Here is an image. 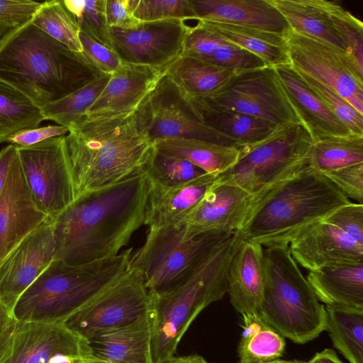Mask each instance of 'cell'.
Masks as SVG:
<instances>
[{
    "label": "cell",
    "instance_id": "obj_4",
    "mask_svg": "<svg viewBox=\"0 0 363 363\" xmlns=\"http://www.w3.org/2000/svg\"><path fill=\"white\" fill-rule=\"evenodd\" d=\"M350 202L324 174L307 165L262 196L239 232L266 247L289 245L311 225Z\"/></svg>",
    "mask_w": 363,
    "mask_h": 363
},
{
    "label": "cell",
    "instance_id": "obj_41",
    "mask_svg": "<svg viewBox=\"0 0 363 363\" xmlns=\"http://www.w3.org/2000/svg\"><path fill=\"white\" fill-rule=\"evenodd\" d=\"M74 17L80 32L113 50L107 22L106 0H63Z\"/></svg>",
    "mask_w": 363,
    "mask_h": 363
},
{
    "label": "cell",
    "instance_id": "obj_30",
    "mask_svg": "<svg viewBox=\"0 0 363 363\" xmlns=\"http://www.w3.org/2000/svg\"><path fill=\"white\" fill-rule=\"evenodd\" d=\"M269 1L285 18L291 31L345 52L330 19L325 0Z\"/></svg>",
    "mask_w": 363,
    "mask_h": 363
},
{
    "label": "cell",
    "instance_id": "obj_31",
    "mask_svg": "<svg viewBox=\"0 0 363 363\" xmlns=\"http://www.w3.org/2000/svg\"><path fill=\"white\" fill-rule=\"evenodd\" d=\"M153 145L159 152L186 160L216 176L231 168L240 155L238 147L193 138H167Z\"/></svg>",
    "mask_w": 363,
    "mask_h": 363
},
{
    "label": "cell",
    "instance_id": "obj_28",
    "mask_svg": "<svg viewBox=\"0 0 363 363\" xmlns=\"http://www.w3.org/2000/svg\"><path fill=\"white\" fill-rule=\"evenodd\" d=\"M306 279L319 301L326 306L363 311V264L311 271Z\"/></svg>",
    "mask_w": 363,
    "mask_h": 363
},
{
    "label": "cell",
    "instance_id": "obj_50",
    "mask_svg": "<svg viewBox=\"0 0 363 363\" xmlns=\"http://www.w3.org/2000/svg\"><path fill=\"white\" fill-rule=\"evenodd\" d=\"M138 0H106V12L109 27L130 29L140 23L134 12Z\"/></svg>",
    "mask_w": 363,
    "mask_h": 363
},
{
    "label": "cell",
    "instance_id": "obj_1",
    "mask_svg": "<svg viewBox=\"0 0 363 363\" xmlns=\"http://www.w3.org/2000/svg\"><path fill=\"white\" fill-rule=\"evenodd\" d=\"M148 189L140 169L76 197L54 218V259L82 264L119 254L144 225Z\"/></svg>",
    "mask_w": 363,
    "mask_h": 363
},
{
    "label": "cell",
    "instance_id": "obj_53",
    "mask_svg": "<svg viewBox=\"0 0 363 363\" xmlns=\"http://www.w3.org/2000/svg\"><path fill=\"white\" fill-rule=\"evenodd\" d=\"M306 363H344L332 349H325L317 352L313 357Z\"/></svg>",
    "mask_w": 363,
    "mask_h": 363
},
{
    "label": "cell",
    "instance_id": "obj_19",
    "mask_svg": "<svg viewBox=\"0 0 363 363\" xmlns=\"http://www.w3.org/2000/svg\"><path fill=\"white\" fill-rule=\"evenodd\" d=\"M47 217L26 185L17 152L0 196V264Z\"/></svg>",
    "mask_w": 363,
    "mask_h": 363
},
{
    "label": "cell",
    "instance_id": "obj_17",
    "mask_svg": "<svg viewBox=\"0 0 363 363\" xmlns=\"http://www.w3.org/2000/svg\"><path fill=\"white\" fill-rule=\"evenodd\" d=\"M55 250L54 218L48 216L0 264V305L8 314L54 259Z\"/></svg>",
    "mask_w": 363,
    "mask_h": 363
},
{
    "label": "cell",
    "instance_id": "obj_43",
    "mask_svg": "<svg viewBox=\"0 0 363 363\" xmlns=\"http://www.w3.org/2000/svg\"><path fill=\"white\" fill-rule=\"evenodd\" d=\"M134 15L140 22L171 18L196 20L189 0H138Z\"/></svg>",
    "mask_w": 363,
    "mask_h": 363
},
{
    "label": "cell",
    "instance_id": "obj_40",
    "mask_svg": "<svg viewBox=\"0 0 363 363\" xmlns=\"http://www.w3.org/2000/svg\"><path fill=\"white\" fill-rule=\"evenodd\" d=\"M326 9L333 26L342 40L345 52L363 76V23L334 1H326Z\"/></svg>",
    "mask_w": 363,
    "mask_h": 363
},
{
    "label": "cell",
    "instance_id": "obj_37",
    "mask_svg": "<svg viewBox=\"0 0 363 363\" xmlns=\"http://www.w3.org/2000/svg\"><path fill=\"white\" fill-rule=\"evenodd\" d=\"M111 74H103L84 86L51 102L40 111L44 120L52 121L69 129L85 116L107 84Z\"/></svg>",
    "mask_w": 363,
    "mask_h": 363
},
{
    "label": "cell",
    "instance_id": "obj_26",
    "mask_svg": "<svg viewBox=\"0 0 363 363\" xmlns=\"http://www.w3.org/2000/svg\"><path fill=\"white\" fill-rule=\"evenodd\" d=\"M196 20L259 28L286 35L290 27L269 0H189Z\"/></svg>",
    "mask_w": 363,
    "mask_h": 363
},
{
    "label": "cell",
    "instance_id": "obj_8",
    "mask_svg": "<svg viewBox=\"0 0 363 363\" xmlns=\"http://www.w3.org/2000/svg\"><path fill=\"white\" fill-rule=\"evenodd\" d=\"M313 140L300 123L279 125L252 145L238 147V162L218 180L261 199L280 182L308 165Z\"/></svg>",
    "mask_w": 363,
    "mask_h": 363
},
{
    "label": "cell",
    "instance_id": "obj_42",
    "mask_svg": "<svg viewBox=\"0 0 363 363\" xmlns=\"http://www.w3.org/2000/svg\"><path fill=\"white\" fill-rule=\"evenodd\" d=\"M295 69L327 107L352 133L363 135V115L336 91L308 74Z\"/></svg>",
    "mask_w": 363,
    "mask_h": 363
},
{
    "label": "cell",
    "instance_id": "obj_14",
    "mask_svg": "<svg viewBox=\"0 0 363 363\" xmlns=\"http://www.w3.org/2000/svg\"><path fill=\"white\" fill-rule=\"evenodd\" d=\"M204 99L277 125L301 123L272 67L240 72Z\"/></svg>",
    "mask_w": 363,
    "mask_h": 363
},
{
    "label": "cell",
    "instance_id": "obj_56",
    "mask_svg": "<svg viewBox=\"0 0 363 363\" xmlns=\"http://www.w3.org/2000/svg\"><path fill=\"white\" fill-rule=\"evenodd\" d=\"M306 361L303 360H297V359H293V360H284V359H276L268 362L264 363H306Z\"/></svg>",
    "mask_w": 363,
    "mask_h": 363
},
{
    "label": "cell",
    "instance_id": "obj_3",
    "mask_svg": "<svg viewBox=\"0 0 363 363\" xmlns=\"http://www.w3.org/2000/svg\"><path fill=\"white\" fill-rule=\"evenodd\" d=\"M104 73L29 22L0 43V80L36 106L62 99Z\"/></svg>",
    "mask_w": 363,
    "mask_h": 363
},
{
    "label": "cell",
    "instance_id": "obj_44",
    "mask_svg": "<svg viewBox=\"0 0 363 363\" xmlns=\"http://www.w3.org/2000/svg\"><path fill=\"white\" fill-rule=\"evenodd\" d=\"M202 60L237 72H245L268 66L257 55L227 41Z\"/></svg>",
    "mask_w": 363,
    "mask_h": 363
},
{
    "label": "cell",
    "instance_id": "obj_54",
    "mask_svg": "<svg viewBox=\"0 0 363 363\" xmlns=\"http://www.w3.org/2000/svg\"><path fill=\"white\" fill-rule=\"evenodd\" d=\"M168 363H209L201 355L194 354L188 356L174 357Z\"/></svg>",
    "mask_w": 363,
    "mask_h": 363
},
{
    "label": "cell",
    "instance_id": "obj_12",
    "mask_svg": "<svg viewBox=\"0 0 363 363\" xmlns=\"http://www.w3.org/2000/svg\"><path fill=\"white\" fill-rule=\"evenodd\" d=\"M65 136L29 146H16L23 175L35 203L53 218L74 199Z\"/></svg>",
    "mask_w": 363,
    "mask_h": 363
},
{
    "label": "cell",
    "instance_id": "obj_27",
    "mask_svg": "<svg viewBox=\"0 0 363 363\" xmlns=\"http://www.w3.org/2000/svg\"><path fill=\"white\" fill-rule=\"evenodd\" d=\"M186 98L203 123L233 140L238 147L262 140L279 126L269 121L218 105L204 98Z\"/></svg>",
    "mask_w": 363,
    "mask_h": 363
},
{
    "label": "cell",
    "instance_id": "obj_9",
    "mask_svg": "<svg viewBox=\"0 0 363 363\" xmlns=\"http://www.w3.org/2000/svg\"><path fill=\"white\" fill-rule=\"evenodd\" d=\"M232 233H209L185 240L179 225L148 230L145 243L131 255L128 268L141 274L151 296L163 294L183 283L213 248Z\"/></svg>",
    "mask_w": 363,
    "mask_h": 363
},
{
    "label": "cell",
    "instance_id": "obj_29",
    "mask_svg": "<svg viewBox=\"0 0 363 363\" xmlns=\"http://www.w3.org/2000/svg\"><path fill=\"white\" fill-rule=\"evenodd\" d=\"M197 23L223 40L257 55L269 67L290 64L284 35L217 21L199 20Z\"/></svg>",
    "mask_w": 363,
    "mask_h": 363
},
{
    "label": "cell",
    "instance_id": "obj_32",
    "mask_svg": "<svg viewBox=\"0 0 363 363\" xmlns=\"http://www.w3.org/2000/svg\"><path fill=\"white\" fill-rule=\"evenodd\" d=\"M240 72L199 58L181 56L171 65L168 74L185 96L204 98Z\"/></svg>",
    "mask_w": 363,
    "mask_h": 363
},
{
    "label": "cell",
    "instance_id": "obj_46",
    "mask_svg": "<svg viewBox=\"0 0 363 363\" xmlns=\"http://www.w3.org/2000/svg\"><path fill=\"white\" fill-rule=\"evenodd\" d=\"M363 246V203L349 202L323 219Z\"/></svg>",
    "mask_w": 363,
    "mask_h": 363
},
{
    "label": "cell",
    "instance_id": "obj_38",
    "mask_svg": "<svg viewBox=\"0 0 363 363\" xmlns=\"http://www.w3.org/2000/svg\"><path fill=\"white\" fill-rule=\"evenodd\" d=\"M30 22L70 50L82 52L79 28L63 0L41 2Z\"/></svg>",
    "mask_w": 363,
    "mask_h": 363
},
{
    "label": "cell",
    "instance_id": "obj_13",
    "mask_svg": "<svg viewBox=\"0 0 363 363\" xmlns=\"http://www.w3.org/2000/svg\"><path fill=\"white\" fill-rule=\"evenodd\" d=\"M152 299L141 274L128 269L66 324L83 337L130 324L151 311Z\"/></svg>",
    "mask_w": 363,
    "mask_h": 363
},
{
    "label": "cell",
    "instance_id": "obj_55",
    "mask_svg": "<svg viewBox=\"0 0 363 363\" xmlns=\"http://www.w3.org/2000/svg\"><path fill=\"white\" fill-rule=\"evenodd\" d=\"M74 357L64 354H57L52 356L48 361V363H75L77 361H79Z\"/></svg>",
    "mask_w": 363,
    "mask_h": 363
},
{
    "label": "cell",
    "instance_id": "obj_49",
    "mask_svg": "<svg viewBox=\"0 0 363 363\" xmlns=\"http://www.w3.org/2000/svg\"><path fill=\"white\" fill-rule=\"evenodd\" d=\"M347 198L363 202V162L324 174Z\"/></svg>",
    "mask_w": 363,
    "mask_h": 363
},
{
    "label": "cell",
    "instance_id": "obj_6",
    "mask_svg": "<svg viewBox=\"0 0 363 363\" xmlns=\"http://www.w3.org/2000/svg\"><path fill=\"white\" fill-rule=\"evenodd\" d=\"M131 255L130 248L82 264L54 259L21 296L12 315L22 320L66 323L128 269Z\"/></svg>",
    "mask_w": 363,
    "mask_h": 363
},
{
    "label": "cell",
    "instance_id": "obj_18",
    "mask_svg": "<svg viewBox=\"0 0 363 363\" xmlns=\"http://www.w3.org/2000/svg\"><path fill=\"white\" fill-rule=\"evenodd\" d=\"M260 199L242 188L218 180L177 225L186 240L209 233L241 230ZM177 226V225H176Z\"/></svg>",
    "mask_w": 363,
    "mask_h": 363
},
{
    "label": "cell",
    "instance_id": "obj_23",
    "mask_svg": "<svg viewBox=\"0 0 363 363\" xmlns=\"http://www.w3.org/2000/svg\"><path fill=\"white\" fill-rule=\"evenodd\" d=\"M218 177L206 173L169 186L148 182L144 225L148 226L149 230L177 225L203 199Z\"/></svg>",
    "mask_w": 363,
    "mask_h": 363
},
{
    "label": "cell",
    "instance_id": "obj_39",
    "mask_svg": "<svg viewBox=\"0 0 363 363\" xmlns=\"http://www.w3.org/2000/svg\"><path fill=\"white\" fill-rule=\"evenodd\" d=\"M140 169L149 182L167 186L180 184L206 174L191 162L159 152L155 147Z\"/></svg>",
    "mask_w": 363,
    "mask_h": 363
},
{
    "label": "cell",
    "instance_id": "obj_5",
    "mask_svg": "<svg viewBox=\"0 0 363 363\" xmlns=\"http://www.w3.org/2000/svg\"><path fill=\"white\" fill-rule=\"evenodd\" d=\"M242 238L234 232L219 242L179 286L151 296V352L153 363H168L197 315L227 293L230 260Z\"/></svg>",
    "mask_w": 363,
    "mask_h": 363
},
{
    "label": "cell",
    "instance_id": "obj_2",
    "mask_svg": "<svg viewBox=\"0 0 363 363\" xmlns=\"http://www.w3.org/2000/svg\"><path fill=\"white\" fill-rule=\"evenodd\" d=\"M64 146L74 199L128 177L154 149L138 127L135 111L84 116L69 129Z\"/></svg>",
    "mask_w": 363,
    "mask_h": 363
},
{
    "label": "cell",
    "instance_id": "obj_52",
    "mask_svg": "<svg viewBox=\"0 0 363 363\" xmlns=\"http://www.w3.org/2000/svg\"><path fill=\"white\" fill-rule=\"evenodd\" d=\"M16 152V146L12 144L7 145L0 151V196L3 191L10 167Z\"/></svg>",
    "mask_w": 363,
    "mask_h": 363
},
{
    "label": "cell",
    "instance_id": "obj_35",
    "mask_svg": "<svg viewBox=\"0 0 363 363\" xmlns=\"http://www.w3.org/2000/svg\"><path fill=\"white\" fill-rule=\"evenodd\" d=\"M325 311L334 347L350 363H363V311L328 306Z\"/></svg>",
    "mask_w": 363,
    "mask_h": 363
},
{
    "label": "cell",
    "instance_id": "obj_45",
    "mask_svg": "<svg viewBox=\"0 0 363 363\" xmlns=\"http://www.w3.org/2000/svg\"><path fill=\"white\" fill-rule=\"evenodd\" d=\"M41 2L0 0V40L31 21Z\"/></svg>",
    "mask_w": 363,
    "mask_h": 363
},
{
    "label": "cell",
    "instance_id": "obj_33",
    "mask_svg": "<svg viewBox=\"0 0 363 363\" xmlns=\"http://www.w3.org/2000/svg\"><path fill=\"white\" fill-rule=\"evenodd\" d=\"M242 315V334L238 347V363H264L284 353V337L266 323L257 313Z\"/></svg>",
    "mask_w": 363,
    "mask_h": 363
},
{
    "label": "cell",
    "instance_id": "obj_48",
    "mask_svg": "<svg viewBox=\"0 0 363 363\" xmlns=\"http://www.w3.org/2000/svg\"><path fill=\"white\" fill-rule=\"evenodd\" d=\"M79 39L82 53L88 61L104 74H112L122 62L111 49L99 43L89 35L80 32Z\"/></svg>",
    "mask_w": 363,
    "mask_h": 363
},
{
    "label": "cell",
    "instance_id": "obj_25",
    "mask_svg": "<svg viewBox=\"0 0 363 363\" xmlns=\"http://www.w3.org/2000/svg\"><path fill=\"white\" fill-rule=\"evenodd\" d=\"M84 338L91 355L104 363H153L150 313L130 324L96 331Z\"/></svg>",
    "mask_w": 363,
    "mask_h": 363
},
{
    "label": "cell",
    "instance_id": "obj_15",
    "mask_svg": "<svg viewBox=\"0 0 363 363\" xmlns=\"http://www.w3.org/2000/svg\"><path fill=\"white\" fill-rule=\"evenodd\" d=\"M285 37L290 65L336 91L363 115V76L347 54L291 30Z\"/></svg>",
    "mask_w": 363,
    "mask_h": 363
},
{
    "label": "cell",
    "instance_id": "obj_58",
    "mask_svg": "<svg viewBox=\"0 0 363 363\" xmlns=\"http://www.w3.org/2000/svg\"><path fill=\"white\" fill-rule=\"evenodd\" d=\"M2 40H0V43H1Z\"/></svg>",
    "mask_w": 363,
    "mask_h": 363
},
{
    "label": "cell",
    "instance_id": "obj_11",
    "mask_svg": "<svg viewBox=\"0 0 363 363\" xmlns=\"http://www.w3.org/2000/svg\"><path fill=\"white\" fill-rule=\"evenodd\" d=\"M57 354L92 356L86 340L66 323L19 320L0 305V363H48Z\"/></svg>",
    "mask_w": 363,
    "mask_h": 363
},
{
    "label": "cell",
    "instance_id": "obj_36",
    "mask_svg": "<svg viewBox=\"0 0 363 363\" xmlns=\"http://www.w3.org/2000/svg\"><path fill=\"white\" fill-rule=\"evenodd\" d=\"M43 121L40 108L0 80V144L20 130L38 127Z\"/></svg>",
    "mask_w": 363,
    "mask_h": 363
},
{
    "label": "cell",
    "instance_id": "obj_24",
    "mask_svg": "<svg viewBox=\"0 0 363 363\" xmlns=\"http://www.w3.org/2000/svg\"><path fill=\"white\" fill-rule=\"evenodd\" d=\"M263 246L242 239L227 274V293L233 308L241 315L257 313L265 286Z\"/></svg>",
    "mask_w": 363,
    "mask_h": 363
},
{
    "label": "cell",
    "instance_id": "obj_59",
    "mask_svg": "<svg viewBox=\"0 0 363 363\" xmlns=\"http://www.w3.org/2000/svg\"><path fill=\"white\" fill-rule=\"evenodd\" d=\"M236 363H238V362H236Z\"/></svg>",
    "mask_w": 363,
    "mask_h": 363
},
{
    "label": "cell",
    "instance_id": "obj_47",
    "mask_svg": "<svg viewBox=\"0 0 363 363\" xmlns=\"http://www.w3.org/2000/svg\"><path fill=\"white\" fill-rule=\"evenodd\" d=\"M225 40L198 23L190 26L183 44L181 56L203 59L213 53Z\"/></svg>",
    "mask_w": 363,
    "mask_h": 363
},
{
    "label": "cell",
    "instance_id": "obj_10",
    "mask_svg": "<svg viewBox=\"0 0 363 363\" xmlns=\"http://www.w3.org/2000/svg\"><path fill=\"white\" fill-rule=\"evenodd\" d=\"M135 117L140 131L152 144L167 138H193L238 147L202 122L168 73L139 105Z\"/></svg>",
    "mask_w": 363,
    "mask_h": 363
},
{
    "label": "cell",
    "instance_id": "obj_57",
    "mask_svg": "<svg viewBox=\"0 0 363 363\" xmlns=\"http://www.w3.org/2000/svg\"><path fill=\"white\" fill-rule=\"evenodd\" d=\"M75 363H104L95 359L93 356L89 359L79 360L76 362Z\"/></svg>",
    "mask_w": 363,
    "mask_h": 363
},
{
    "label": "cell",
    "instance_id": "obj_34",
    "mask_svg": "<svg viewBox=\"0 0 363 363\" xmlns=\"http://www.w3.org/2000/svg\"><path fill=\"white\" fill-rule=\"evenodd\" d=\"M363 162V135L350 134L314 142L308 155V165L325 174Z\"/></svg>",
    "mask_w": 363,
    "mask_h": 363
},
{
    "label": "cell",
    "instance_id": "obj_20",
    "mask_svg": "<svg viewBox=\"0 0 363 363\" xmlns=\"http://www.w3.org/2000/svg\"><path fill=\"white\" fill-rule=\"evenodd\" d=\"M296 263L309 272L350 264H363V246L324 220L300 233L289 245Z\"/></svg>",
    "mask_w": 363,
    "mask_h": 363
},
{
    "label": "cell",
    "instance_id": "obj_22",
    "mask_svg": "<svg viewBox=\"0 0 363 363\" xmlns=\"http://www.w3.org/2000/svg\"><path fill=\"white\" fill-rule=\"evenodd\" d=\"M273 69L283 91L313 143L352 133L290 64Z\"/></svg>",
    "mask_w": 363,
    "mask_h": 363
},
{
    "label": "cell",
    "instance_id": "obj_21",
    "mask_svg": "<svg viewBox=\"0 0 363 363\" xmlns=\"http://www.w3.org/2000/svg\"><path fill=\"white\" fill-rule=\"evenodd\" d=\"M172 64L152 67L122 62L111 74L103 91L87 109L85 116H113L135 112L158 82L168 73Z\"/></svg>",
    "mask_w": 363,
    "mask_h": 363
},
{
    "label": "cell",
    "instance_id": "obj_7",
    "mask_svg": "<svg viewBox=\"0 0 363 363\" xmlns=\"http://www.w3.org/2000/svg\"><path fill=\"white\" fill-rule=\"evenodd\" d=\"M264 257L265 286L257 314L295 343L314 340L326 330L325 307L293 259L289 245L266 247Z\"/></svg>",
    "mask_w": 363,
    "mask_h": 363
},
{
    "label": "cell",
    "instance_id": "obj_16",
    "mask_svg": "<svg viewBox=\"0 0 363 363\" xmlns=\"http://www.w3.org/2000/svg\"><path fill=\"white\" fill-rule=\"evenodd\" d=\"M171 18L140 22L130 29L110 27L113 50L122 62L164 67L181 57L190 26Z\"/></svg>",
    "mask_w": 363,
    "mask_h": 363
},
{
    "label": "cell",
    "instance_id": "obj_51",
    "mask_svg": "<svg viewBox=\"0 0 363 363\" xmlns=\"http://www.w3.org/2000/svg\"><path fill=\"white\" fill-rule=\"evenodd\" d=\"M67 128L60 125H47L20 130L11 135L6 143L17 147H25L37 144L45 140L67 135Z\"/></svg>",
    "mask_w": 363,
    "mask_h": 363
}]
</instances>
